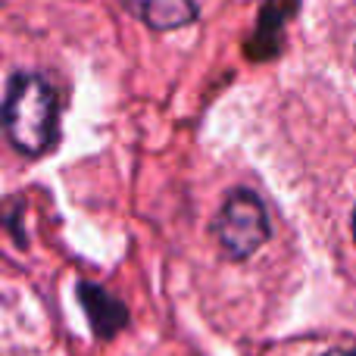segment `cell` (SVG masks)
Segmentation results:
<instances>
[{
    "label": "cell",
    "mask_w": 356,
    "mask_h": 356,
    "mask_svg": "<svg viewBox=\"0 0 356 356\" xmlns=\"http://www.w3.org/2000/svg\"><path fill=\"white\" fill-rule=\"evenodd\" d=\"M129 3L154 29H178L197 16V6L191 0H129Z\"/></svg>",
    "instance_id": "3957f363"
},
{
    "label": "cell",
    "mask_w": 356,
    "mask_h": 356,
    "mask_svg": "<svg viewBox=\"0 0 356 356\" xmlns=\"http://www.w3.org/2000/svg\"><path fill=\"white\" fill-rule=\"evenodd\" d=\"M56 122H60V104L54 88L41 75H13L3 104V129L13 147L29 156L44 154L56 144Z\"/></svg>",
    "instance_id": "6da1fadb"
},
{
    "label": "cell",
    "mask_w": 356,
    "mask_h": 356,
    "mask_svg": "<svg viewBox=\"0 0 356 356\" xmlns=\"http://www.w3.org/2000/svg\"><path fill=\"white\" fill-rule=\"evenodd\" d=\"M81 303H85V309H88V316H91V325L97 328L104 338H110L113 332H119V328L125 325V307L122 303H116L106 291H100V288H91V284H85L81 288Z\"/></svg>",
    "instance_id": "277c9868"
},
{
    "label": "cell",
    "mask_w": 356,
    "mask_h": 356,
    "mask_svg": "<svg viewBox=\"0 0 356 356\" xmlns=\"http://www.w3.org/2000/svg\"><path fill=\"white\" fill-rule=\"evenodd\" d=\"M353 234H356V213H353Z\"/></svg>",
    "instance_id": "8992f818"
},
{
    "label": "cell",
    "mask_w": 356,
    "mask_h": 356,
    "mask_svg": "<svg viewBox=\"0 0 356 356\" xmlns=\"http://www.w3.org/2000/svg\"><path fill=\"white\" fill-rule=\"evenodd\" d=\"M213 234L232 259H247L257 253L269 241V216L263 200L247 188H234L216 216Z\"/></svg>",
    "instance_id": "7a4b0ae2"
},
{
    "label": "cell",
    "mask_w": 356,
    "mask_h": 356,
    "mask_svg": "<svg viewBox=\"0 0 356 356\" xmlns=\"http://www.w3.org/2000/svg\"><path fill=\"white\" fill-rule=\"evenodd\" d=\"M325 356H356V350H332V353H325Z\"/></svg>",
    "instance_id": "5b68a950"
}]
</instances>
